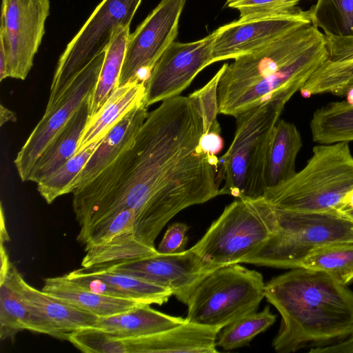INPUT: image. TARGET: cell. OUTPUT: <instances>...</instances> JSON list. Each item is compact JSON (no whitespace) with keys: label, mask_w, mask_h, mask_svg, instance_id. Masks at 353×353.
<instances>
[{"label":"cell","mask_w":353,"mask_h":353,"mask_svg":"<svg viewBox=\"0 0 353 353\" xmlns=\"http://www.w3.org/2000/svg\"><path fill=\"white\" fill-rule=\"evenodd\" d=\"M310 353H353V334L348 339L334 345L312 348Z\"/></svg>","instance_id":"obj_38"},{"label":"cell","mask_w":353,"mask_h":353,"mask_svg":"<svg viewBox=\"0 0 353 353\" xmlns=\"http://www.w3.org/2000/svg\"><path fill=\"white\" fill-rule=\"evenodd\" d=\"M103 268L169 289L185 305L199 282L214 270L191 248L174 254L158 252Z\"/></svg>","instance_id":"obj_14"},{"label":"cell","mask_w":353,"mask_h":353,"mask_svg":"<svg viewBox=\"0 0 353 353\" xmlns=\"http://www.w3.org/2000/svg\"><path fill=\"white\" fill-rule=\"evenodd\" d=\"M301 0H237L226 6L239 12V19L267 15L286 14L300 8Z\"/></svg>","instance_id":"obj_35"},{"label":"cell","mask_w":353,"mask_h":353,"mask_svg":"<svg viewBox=\"0 0 353 353\" xmlns=\"http://www.w3.org/2000/svg\"><path fill=\"white\" fill-rule=\"evenodd\" d=\"M264 295L281 316L272 341L279 353L353 334V292L323 272L292 268L265 284Z\"/></svg>","instance_id":"obj_3"},{"label":"cell","mask_w":353,"mask_h":353,"mask_svg":"<svg viewBox=\"0 0 353 353\" xmlns=\"http://www.w3.org/2000/svg\"><path fill=\"white\" fill-rule=\"evenodd\" d=\"M148 114L144 99L123 117L99 142L81 172L74 190L92 181L132 143Z\"/></svg>","instance_id":"obj_18"},{"label":"cell","mask_w":353,"mask_h":353,"mask_svg":"<svg viewBox=\"0 0 353 353\" xmlns=\"http://www.w3.org/2000/svg\"><path fill=\"white\" fill-rule=\"evenodd\" d=\"M328 59L300 89L303 96L331 93L353 103V37L325 35Z\"/></svg>","instance_id":"obj_17"},{"label":"cell","mask_w":353,"mask_h":353,"mask_svg":"<svg viewBox=\"0 0 353 353\" xmlns=\"http://www.w3.org/2000/svg\"><path fill=\"white\" fill-rule=\"evenodd\" d=\"M135 223L134 210H121L99 221L88 230L79 233L77 239L85 247H88L106 243L123 236H134Z\"/></svg>","instance_id":"obj_33"},{"label":"cell","mask_w":353,"mask_h":353,"mask_svg":"<svg viewBox=\"0 0 353 353\" xmlns=\"http://www.w3.org/2000/svg\"><path fill=\"white\" fill-rule=\"evenodd\" d=\"M185 321V318L170 316L150 305L141 304L114 315L99 317L96 328L117 337H137L155 334Z\"/></svg>","instance_id":"obj_19"},{"label":"cell","mask_w":353,"mask_h":353,"mask_svg":"<svg viewBox=\"0 0 353 353\" xmlns=\"http://www.w3.org/2000/svg\"><path fill=\"white\" fill-rule=\"evenodd\" d=\"M94 276L117 294L118 297L135 301L140 304L165 303L172 295L170 290L130 275L116 272L104 268H82Z\"/></svg>","instance_id":"obj_26"},{"label":"cell","mask_w":353,"mask_h":353,"mask_svg":"<svg viewBox=\"0 0 353 353\" xmlns=\"http://www.w3.org/2000/svg\"><path fill=\"white\" fill-rule=\"evenodd\" d=\"M328 57L325 34L306 22L234 59L219 83V113L236 118L265 103H287Z\"/></svg>","instance_id":"obj_2"},{"label":"cell","mask_w":353,"mask_h":353,"mask_svg":"<svg viewBox=\"0 0 353 353\" xmlns=\"http://www.w3.org/2000/svg\"><path fill=\"white\" fill-rule=\"evenodd\" d=\"M83 268H103L115 263L154 255V247L147 245L133 235L117 238L108 243L85 247Z\"/></svg>","instance_id":"obj_27"},{"label":"cell","mask_w":353,"mask_h":353,"mask_svg":"<svg viewBox=\"0 0 353 353\" xmlns=\"http://www.w3.org/2000/svg\"><path fill=\"white\" fill-rule=\"evenodd\" d=\"M101 141L94 142L77 152L54 172L37 183L38 192L48 204L59 196L73 192L81 172Z\"/></svg>","instance_id":"obj_30"},{"label":"cell","mask_w":353,"mask_h":353,"mask_svg":"<svg viewBox=\"0 0 353 353\" xmlns=\"http://www.w3.org/2000/svg\"><path fill=\"white\" fill-rule=\"evenodd\" d=\"M259 272L239 263L218 268L205 276L191 294L186 321L221 330L254 312L265 297Z\"/></svg>","instance_id":"obj_8"},{"label":"cell","mask_w":353,"mask_h":353,"mask_svg":"<svg viewBox=\"0 0 353 353\" xmlns=\"http://www.w3.org/2000/svg\"><path fill=\"white\" fill-rule=\"evenodd\" d=\"M88 100V98L39 156L28 181L37 183L77 152L79 141L89 119Z\"/></svg>","instance_id":"obj_21"},{"label":"cell","mask_w":353,"mask_h":353,"mask_svg":"<svg viewBox=\"0 0 353 353\" xmlns=\"http://www.w3.org/2000/svg\"><path fill=\"white\" fill-rule=\"evenodd\" d=\"M310 127L313 141L319 144L353 141V103H327L313 113Z\"/></svg>","instance_id":"obj_25"},{"label":"cell","mask_w":353,"mask_h":353,"mask_svg":"<svg viewBox=\"0 0 353 353\" xmlns=\"http://www.w3.org/2000/svg\"><path fill=\"white\" fill-rule=\"evenodd\" d=\"M145 85L137 81L118 86L101 108L89 119L79 141L77 152L102 140L109 131L137 104L145 99Z\"/></svg>","instance_id":"obj_20"},{"label":"cell","mask_w":353,"mask_h":353,"mask_svg":"<svg viewBox=\"0 0 353 353\" xmlns=\"http://www.w3.org/2000/svg\"><path fill=\"white\" fill-rule=\"evenodd\" d=\"M276 318L269 306L261 312L250 313L223 327L218 334L216 346L232 350L248 345L255 336L270 327Z\"/></svg>","instance_id":"obj_32"},{"label":"cell","mask_w":353,"mask_h":353,"mask_svg":"<svg viewBox=\"0 0 353 353\" xmlns=\"http://www.w3.org/2000/svg\"><path fill=\"white\" fill-rule=\"evenodd\" d=\"M50 0H2L0 45L5 51L6 78L24 80L45 34Z\"/></svg>","instance_id":"obj_11"},{"label":"cell","mask_w":353,"mask_h":353,"mask_svg":"<svg viewBox=\"0 0 353 353\" xmlns=\"http://www.w3.org/2000/svg\"><path fill=\"white\" fill-rule=\"evenodd\" d=\"M10 271L30 312L28 330L68 340L77 331L96 328L99 316L32 287L12 264Z\"/></svg>","instance_id":"obj_16"},{"label":"cell","mask_w":353,"mask_h":353,"mask_svg":"<svg viewBox=\"0 0 353 353\" xmlns=\"http://www.w3.org/2000/svg\"><path fill=\"white\" fill-rule=\"evenodd\" d=\"M308 12L324 34L353 37V0H316Z\"/></svg>","instance_id":"obj_31"},{"label":"cell","mask_w":353,"mask_h":353,"mask_svg":"<svg viewBox=\"0 0 353 353\" xmlns=\"http://www.w3.org/2000/svg\"><path fill=\"white\" fill-rule=\"evenodd\" d=\"M224 146V141L221 133L210 131L203 133L199 142V150L208 154L215 155L222 151Z\"/></svg>","instance_id":"obj_37"},{"label":"cell","mask_w":353,"mask_h":353,"mask_svg":"<svg viewBox=\"0 0 353 353\" xmlns=\"http://www.w3.org/2000/svg\"><path fill=\"white\" fill-rule=\"evenodd\" d=\"M275 223L274 209L263 197L237 199L191 249L212 270L239 263L270 236Z\"/></svg>","instance_id":"obj_7"},{"label":"cell","mask_w":353,"mask_h":353,"mask_svg":"<svg viewBox=\"0 0 353 353\" xmlns=\"http://www.w3.org/2000/svg\"><path fill=\"white\" fill-rule=\"evenodd\" d=\"M235 1H237V0H227L225 5H227L231 2Z\"/></svg>","instance_id":"obj_41"},{"label":"cell","mask_w":353,"mask_h":353,"mask_svg":"<svg viewBox=\"0 0 353 353\" xmlns=\"http://www.w3.org/2000/svg\"><path fill=\"white\" fill-rule=\"evenodd\" d=\"M216 34L215 30L195 41H174L164 51L145 83V103L148 107L179 96L202 70L213 63Z\"/></svg>","instance_id":"obj_13"},{"label":"cell","mask_w":353,"mask_h":353,"mask_svg":"<svg viewBox=\"0 0 353 353\" xmlns=\"http://www.w3.org/2000/svg\"><path fill=\"white\" fill-rule=\"evenodd\" d=\"M41 290L99 317L114 315L141 305L133 300L93 292L81 287L66 275L45 279Z\"/></svg>","instance_id":"obj_22"},{"label":"cell","mask_w":353,"mask_h":353,"mask_svg":"<svg viewBox=\"0 0 353 353\" xmlns=\"http://www.w3.org/2000/svg\"><path fill=\"white\" fill-rule=\"evenodd\" d=\"M16 121L17 116L15 113L1 104L0 105V125L2 126L8 121L15 122Z\"/></svg>","instance_id":"obj_39"},{"label":"cell","mask_w":353,"mask_h":353,"mask_svg":"<svg viewBox=\"0 0 353 353\" xmlns=\"http://www.w3.org/2000/svg\"><path fill=\"white\" fill-rule=\"evenodd\" d=\"M274 209V232L241 263L285 269L300 268L305 258L320 247L353 241V222L338 211Z\"/></svg>","instance_id":"obj_6"},{"label":"cell","mask_w":353,"mask_h":353,"mask_svg":"<svg viewBox=\"0 0 353 353\" xmlns=\"http://www.w3.org/2000/svg\"><path fill=\"white\" fill-rule=\"evenodd\" d=\"M300 268L323 272L347 285L353 283V241L320 247L305 258Z\"/></svg>","instance_id":"obj_28"},{"label":"cell","mask_w":353,"mask_h":353,"mask_svg":"<svg viewBox=\"0 0 353 353\" xmlns=\"http://www.w3.org/2000/svg\"><path fill=\"white\" fill-rule=\"evenodd\" d=\"M302 145L301 136L296 125L285 120L278 121L268 154L266 189L284 183L295 174L296 159Z\"/></svg>","instance_id":"obj_23"},{"label":"cell","mask_w":353,"mask_h":353,"mask_svg":"<svg viewBox=\"0 0 353 353\" xmlns=\"http://www.w3.org/2000/svg\"><path fill=\"white\" fill-rule=\"evenodd\" d=\"M142 0H102L60 56L46 110L57 103L77 74L106 50L115 30L130 26Z\"/></svg>","instance_id":"obj_9"},{"label":"cell","mask_w":353,"mask_h":353,"mask_svg":"<svg viewBox=\"0 0 353 353\" xmlns=\"http://www.w3.org/2000/svg\"><path fill=\"white\" fill-rule=\"evenodd\" d=\"M203 133L202 118L189 97L163 101L132 143L72 192L79 233L130 209L135 212V238L154 247L177 213L220 195L219 159L199 150Z\"/></svg>","instance_id":"obj_1"},{"label":"cell","mask_w":353,"mask_h":353,"mask_svg":"<svg viewBox=\"0 0 353 353\" xmlns=\"http://www.w3.org/2000/svg\"><path fill=\"white\" fill-rule=\"evenodd\" d=\"M10 267L6 274L0 278L1 341L14 338L18 332L28 330L30 325V312L15 285Z\"/></svg>","instance_id":"obj_29"},{"label":"cell","mask_w":353,"mask_h":353,"mask_svg":"<svg viewBox=\"0 0 353 353\" xmlns=\"http://www.w3.org/2000/svg\"><path fill=\"white\" fill-rule=\"evenodd\" d=\"M353 189L349 142L313 148L305 166L290 179L267 188L263 198L274 208L296 212L336 211Z\"/></svg>","instance_id":"obj_4"},{"label":"cell","mask_w":353,"mask_h":353,"mask_svg":"<svg viewBox=\"0 0 353 353\" xmlns=\"http://www.w3.org/2000/svg\"><path fill=\"white\" fill-rule=\"evenodd\" d=\"M227 65L228 63H224L203 87L188 96L202 118L203 133L210 131L221 133V127L217 121L219 113L218 86Z\"/></svg>","instance_id":"obj_34"},{"label":"cell","mask_w":353,"mask_h":353,"mask_svg":"<svg viewBox=\"0 0 353 353\" xmlns=\"http://www.w3.org/2000/svg\"><path fill=\"white\" fill-rule=\"evenodd\" d=\"M285 104L281 101L265 103L235 118L232 142L219 159V172L224 180L220 195L242 199L263 197L272 132Z\"/></svg>","instance_id":"obj_5"},{"label":"cell","mask_w":353,"mask_h":353,"mask_svg":"<svg viewBox=\"0 0 353 353\" xmlns=\"http://www.w3.org/2000/svg\"><path fill=\"white\" fill-rule=\"evenodd\" d=\"M336 211L353 222V210L340 207L337 208Z\"/></svg>","instance_id":"obj_40"},{"label":"cell","mask_w":353,"mask_h":353,"mask_svg":"<svg viewBox=\"0 0 353 353\" xmlns=\"http://www.w3.org/2000/svg\"><path fill=\"white\" fill-rule=\"evenodd\" d=\"M105 50L95 56L74 77L57 103L46 110L14 160L22 181H28L39 156L94 88Z\"/></svg>","instance_id":"obj_12"},{"label":"cell","mask_w":353,"mask_h":353,"mask_svg":"<svg viewBox=\"0 0 353 353\" xmlns=\"http://www.w3.org/2000/svg\"><path fill=\"white\" fill-rule=\"evenodd\" d=\"M130 34V26L119 27L105 50L97 83L88 97L89 119L97 114L118 86Z\"/></svg>","instance_id":"obj_24"},{"label":"cell","mask_w":353,"mask_h":353,"mask_svg":"<svg viewBox=\"0 0 353 353\" xmlns=\"http://www.w3.org/2000/svg\"><path fill=\"white\" fill-rule=\"evenodd\" d=\"M186 1L161 0L130 34L118 86L132 81L145 85L158 59L175 41Z\"/></svg>","instance_id":"obj_10"},{"label":"cell","mask_w":353,"mask_h":353,"mask_svg":"<svg viewBox=\"0 0 353 353\" xmlns=\"http://www.w3.org/2000/svg\"><path fill=\"white\" fill-rule=\"evenodd\" d=\"M312 22L308 10L239 19L216 29L213 63L236 59L272 42L296 27Z\"/></svg>","instance_id":"obj_15"},{"label":"cell","mask_w":353,"mask_h":353,"mask_svg":"<svg viewBox=\"0 0 353 353\" xmlns=\"http://www.w3.org/2000/svg\"><path fill=\"white\" fill-rule=\"evenodd\" d=\"M188 230L189 227L183 223L176 222L170 225L159 245L158 252L174 254L184 251Z\"/></svg>","instance_id":"obj_36"}]
</instances>
